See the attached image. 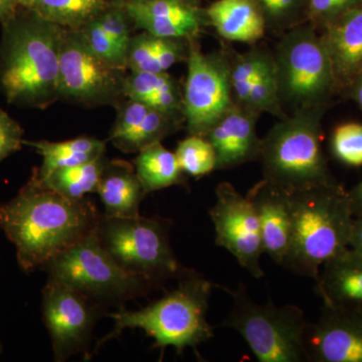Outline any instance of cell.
I'll return each mask as SVG.
<instances>
[{"label":"cell","instance_id":"obj_45","mask_svg":"<svg viewBox=\"0 0 362 362\" xmlns=\"http://www.w3.org/2000/svg\"><path fill=\"white\" fill-rule=\"evenodd\" d=\"M2 350H4V347H2L1 340H0V354H2Z\"/></svg>","mask_w":362,"mask_h":362},{"label":"cell","instance_id":"obj_16","mask_svg":"<svg viewBox=\"0 0 362 362\" xmlns=\"http://www.w3.org/2000/svg\"><path fill=\"white\" fill-rule=\"evenodd\" d=\"M123 7L135 26L154 37L194 40L207 23L206 13L183 0L125 2Z\"/></svg>","mask_w":362,"mask_h":362},{"label":"cell","instance_id":"obj_42","mask_svg":"<svg viewBox=\"0 0 362 362\" xmlns=\"http://www.w3.org/2000/svg\"><path fill=\"white\" fill-rule=\"evenodd\" d=\"M350 99L354 100L362 111V73L347 88Z\"/></svg>","mask_w":362,"mask_h":362},{"label":"cell","instance_id":"obj_44","mask_svg":"<svg viewBox=\"0 0 362 362\" xmlns=\"http://www.w3.org/2000/svg\"><path fill=\"white\" fill-rule=\"evenodd\" d=\"M145 1V0H126V2H140Z\"/></svg>","mask_w":362,"mask_h":362},{"label":"cell","instance_id":"obj_12","mask_svg":"<svg viewBox=\"0 0 362 362\" xmlns=\"http://www.w3.org/2000/svg\"><path fill=\"white\" fill-rule=\"evenodd\" d=\"M121 71L90 51L80 30H65L59 51V97L86 105L112 103L123 94Z\"/></svg>","mask_w":362,"mask_h":362},{"label":"cell","instance_id":"obj_22","mask_svg":"<svg viewBox=\"0 0 362 362\" xmlns=\"http://www.w3.org/2000/svg\"><path fill=\"white\" fill-rule=\"evenodd\" d=\"M23 145L32 147L42 157V164L33 175L42 178L56 169L78 165L103 156L106 143L93 137H78L63 142L28 141Z\"/></svg>","mask_w":362,"mask_h":362},{"label":"cell","instance_id":"obj_10","mask_svg":"<svg viewBox=\"0 0 362 362\" xmlns=\"http://www.w3.org/2000/svg\"><path fill=\"white\" fill-rule=\"evenodd\" d=\"M189 40L182 114L189 135L206 136L233 105L230 59L225 52L204 54Z\"/></svg>","mask_w":362,"mask_h":362},{"label":"cell","instance_id":"obj_21","mask_svg":"<svg viewBox=\"0 0 362 362\" xmlns=\"http://www.w3.org/2000/svg\"><path fill=\"white\" fill-rule=\"evenodd\" d=\"M204 13L223 39L252 44L265 35V20L254 0H216Z\"/></svg>","mask_w":362,"mask_h":362},{"label":"cell","instance_id":"obj_36","mask_svg":"<svg viewBox=\"0 0 362 362\" xmlns=\"http://www.w3.org/2000/svg\"><path fill=\"white\" fill-rule=\"evenodd\" d=\"M361 2L362 0H307L306 16L314 28H322Z\"/></svg>","mask_w":362,"mask_h":362},{"label":"cell","instance_id":"obj_40","mask_svg":"<svg viewBox=\"0 0 362 362\" xmlns=\"http://www.w3.org/2000/svg\"><path fill=\"white\" fill-rule=\"evenodd\" d=\"M349 247L362 254V216L354 218Z\"/></svg>","mask_w":362,"mask_h":362},{"label":"cell","instance_id":"obj_25","mask_svg":"<svg viewBox=\"0 0 362 362\" xmlns=\"http://www.w3.org/2000/svg\"><path fill=\"white\" fill-rule=\"evenodd\" d=\"M107 160L104 156L78 165L56 169L45 177L32 175L35 180L71 201H80L96 192Z\"/></svg>","mask_w":362,"mask_h":362},{"label":"cell","instance_id":"obj_23","mask_svg":"<svg viewBox=\"0 0 362 362\" xmlns=\"http://www.w3.org/2000/svg\"><path fill=\"white\" fill-rule=\"evenodd\" d=\"M133 162L147 194L173 185H187L175 153L166 149L161 142L145 147Z\"/></svg>","mask_w":362,"mask_h":362},{"label":"cell","instance_id":"obj_5","mask_svg":"<svg viewBox=\"0 0 362 362\" xmlns=\"http://www.w3.org/2000/svg\"><path fill=\"white\" fill-rule=\"evenodd\" d=\"M329 107L294 112L271 128L262 139L264 180L290 194L337 182L321 147L323 117Z\"/></svg>","mask_w":362,"mask_h":362},{"label":"cell","instance_id":"obj_2","mask_svg":"<svg viewBox=\"0 0 362 362\" xmlns=\"http://www.w3.org/2000/svg\"><path fill=\"white\" fill-rule=\"evenodd\" d=\"M2 25L0 90L9 104L47 108L59 98L65 28L21 7Z\"/></svg>","mask_w":362,"mask_h":362},{"label":"cell","instance_id":"obj_4","mask_svg":"<svg viewBox=\"0 0 362 362\" xmlns=\"http://www.w3.org/2000/svg\"><path fill=\"white\" fill-rule=\"evenodd\" d=\"M291 246L283 267L317 282L321 267L349 247L354 216L338 182L291 192Z\"/></svg>","mask_w":362,"mask_h":362},{"label":"cell","instance_id":"obj_26","mask_svg":"<svg viewBox=\"0 0 362 362\" xmlns=\"http://www.w3.org/2000/svg\"><path fill=\"white\" fill-rule=\"evenodd\" d=\"M182 121L146 105L132 129L114 145L125 153L141 151L177 131Z\"/></svg>","mask_w":362,"mask_h":362},{"label":"cell","instance_id":"obj_9","mask_svg":"<svg viewBox=\"0 0 362 362\" xmlns=\"http://www.w3.org/2000/svg\"><path fill=\"white\" fill-rule=\"evenodd\" d=\"M102 246L123 270L158 286L185 271L169 243L161 218H119L102 214L97 226Z\"/></svg>","mask_w":362,"mask_h":362},{"label":"cell","instance_id":"obj_43","mask_svg":"<svg viewBox=\"0 0 362 362\" xmlns=\"http://www.w3.org/2000/svg\"><path fill=\"white\" fill-rule=\"evenodd\" d=\"M183 1L187 2V4H192V6H195L199 0H183Z\"/></svg>","mask_w":362,"mask_h":362},{"label":"cell","instance_id":"obj_41","mask_svg":"<svg viewBox=\"0 0 362 362\" xmlns=\"http://www.w3.org/2000/svg\"><path fill=\"white\" fill-rule=\"evenodd\" d=\"M20 8L18 0H0V23L4 25L16 13Z\"/></svg>","mask_w":362,"mask_h":362},{"label":"cell","instance_id":"obj_24","mask_svg":"<svg viewBox=\"0 0 362 362\" xmlns=\"http://www.w3.org/2000/svg\"><path fill=\"white\" fill-rule=\"evenodd\" d=\"M21 8L69 30H81L108 8L105 0H18Z\"/></svg>","mask_w":362,"mask_h":362},{"label":"cell","instance_id":"obj_14","mask_svg":"<svg viewBox=\"0 0 362 362\" xmlns=\"http://www.w3.org/2000/svg\"><path fill=\"white\" fill-rule=\"evenodd\" d=\"M308 361L362 362V311L323 303L305 333Z\"/></svg>","mask_w":362,"mask_h":362},{"label":"cell","instance_id":"obj_20","mask_svg":"<svg viewBox=\"0 0 362 362\" xmlns=\"http://www.w3.org/2000/svg\"><path fill=\"white\" fill-rule=\"evenodd\" d=\"M96 192L103 204L105 216L135 218L146 192L134 166L124 160H107Z\"/></svg>","mask_w":362,"mask_h":362},{"label":"cell","instance_id":"obj_7","mask_svg":"<svg viewBox=\"0 0 362 362\" xmlns=\"http://www.w3.org/2000/svg\"><path fill=\"white\" fill-rule=\"evenodd\" d=\"M49 278L82 293L105 308L146 295L156 286L123 270L104 249L97 228L42 269Z\"/></svg>","mask_w":362,"mask_h":362},{"label":"cell","instance_id":"obj_29","mask_svg":"<svg viewBox=\"0 0 362 362\" xmlns=\"http://www.w3.org/2000/svg\"><path fill=\"white\" fill-rule=\"evenodd\" d=\"M244 108L249 109L258 115H261L262 113H270L279 119L287 117L279 95L275 59L252 85Z\"/></svg>","mask_w":362,"mask_h":362},{"label":"cell","instance_id":"obj_6","mask_svg":"<svg viewBox=\"0 0 362 362\" xmlns=\"http://www.w3.org/2000/svg\"><path fill=\"white\" fill-rule=\"evenodd\" d=\"M233 298V307L223 326L240 333L259 362L308 361L305 333L308 322L296 305L258 304L245 285L235 290L223 287Z\"/></svg>","mask_w":362,"mask_h":362},{"label":"cell","instance_id":"obj_30","mask_svg":"<svg viewBox=\"0 0 362 362\" xmlns=\"http://www.w3.org/2000/svg\"><path fill=\"white\" fill-rule=\"evenodd\" d=\"M263 14L266 28L276 32L289 30L306 16L307 0H254Z\"/></svg>","mask_w":362,"mask_h":362},{"label":"cell","instance_id":"obj_19","mask_svg":"<svg viewBox=\"0 0 362 362\" xmlns=\"http://www.w3.org/2000/svg\"><path fill=\"white\" fill-rule=\"evenodd\" d=\"M315 289L323 303L362 311V254L347 247L328 259Z\"/></svg>","mask_w":362,"mask_h":362},{"label":"cell","instance_id":"obj_31","mask_svg":"<svg viewBox=\"0 0 362 362\" xmlns=\"http://www.w3.org/2000/svg\"><path fill=\"white\" fill-rule=\"evenodd\" d=\"M331 152L338 161L351 168L362 166V124L337 126L330 139Z\"/></svg>","mask_w":362,"mask_h":362},{"label":"cell","instance_id":"obj_18","mask_svg":"<svg viewBox=\"0 0 362 362\" xmlns=\"http://www.w3.org/2000/svg\"><path fill=\"white\" fill-rule=\"evenodd\" d=\"M339 90H346L362 73V2L321 28Z\"/></svg>","mask_w":362,"mask_h":362},{"label":"cell","instance_id":"obj_13","mask_svg":"<svg viewBox=\"0 0 362 362\" xmlns=\"http://www.w3.org/2000/svg\"><path fill=\"white\" fill-rule=\"evenodd\" d=\"M216 202L209 211L214 226L216 244L232 254L240 267L255 279L264 277L261 267L264 252L256 209L230 182L216 189Z\"/></svg>","mask_w":362,"mask_h":362},{"label":"cell","instance_id":"obj_34","mask_svg":"<svg viewBox=\"0 0 362 362\" xmlns=\"http://www.w3.org/2000/svg\"><path fill=\"white\" fill-rule=\"evenodd\" d=\"M153 40V35L146 32L137 37H131L126 52V66L131 71L161 73L154 52Z\"/></svg>","mask_w":362,"mask_h":362},{"label":"cell","instance_id":"obj_11","mask_svg":"<svg viewBox=\"0 0 362 362\" xmlns=\"http://www.w3.org/2000/svg\"><path fill=\"white\" fill-rule=\"evenodd\" d=\"M42 310L54 361L64 362L78 354H84L86 361L90 359L93 331L108 309L49 278L42 289Z\"/></svg>","mask_w":362,"mask_h":362},{"label":"cell","instance_id":"obj_32","mask_svg":"<svg viewBox=\"0 0 362 362\" xmlns=\"http://www.w3.org/2000/svg\"><path fill=\"white\" fill-rule=\"evenodd\" d=\"M175 81L166 71H131L124 78L122 93L124 96L134 101L147 104L150 99Z\"/></svg>","mask_w":362,"mask_h":362},{"label":"cell","instance_id":"obj_33","mask_svg":"<svg viewBox=\"0 0 362 362\" xmlns=\"http://www.w3.org/2000/svg\"><path fill=\"white\" fill-rule=\"evenodd\" d=\"M80 30L86 42L89 45L90 51L96 56L114 68L120 69V70L126 68L125 57L112 42L110 37L105 33L104 28L97 18L83 26Z\"/></svg>","mask_w":362,"mask_h":362},{"label":"cell","instance_id":"obj_3","mask_svg":"<svg viewBox=\"0 0 362 362\" xmlns=\"http://www.w3.org/2000/svg\"><path fill=\"white\" fill-rule=\"evenodd\" d=\"M175 289L166 292L156 301L139 310H126L125 307L108 312L107 317L114 320V329L97 343L92 351L103 346L124 330L139 328L147 337L153 338V349L162 351L168 346L175 347L181 354L183 350L194 349L214 337L213 326L207 321L209 297L214 284L201 273L185 268Z\"/></svg>","mask_w":362,"mask_h":362},{"label":"cell","instance_id":"obj_28","mask_svg":"<svg viewBox=\"0 0 362 362\" xmlns=\"http://www.w3.org/2000/svg\"><path fill=\"white\" fill-rule=\"evenodd\" d=\"M175 156L181 170L192 177H202L216 170V152L204 136L189 135L178 143Z\"/></svg>","mask_w":362,"mask_h":362},{"label":"cell","instance_id":"obj_27","mask_svg":"<svg viewBox=\"0 0 362 362\" xmlns=\"http://www.w3.org/2000/svg\"><path fill=\"white\" fill-rule=\"evenodd\" d=\"M273 63L274 56L261 47H255L230 59L233 103L240 107L246 105L252 85Z\"/></svg>","mask_w":362,"mask_h":362},{"label":"cell","instance_id":"obj_37","mask_svg":"<svg viewBox=\"0 0 362 362\" xmlns=\"http://www.w3.org/2000/svg\"><path fill=\"white\" fill-rule=\"evenodd\" d=\"M23 134L20 123L0 108V162L23 148Z\"/></svg>","mask_w":362,"mask_h":362},{"label":"cell","instance_id":"obj_17","mask_svg":"<svg viewBox=\"0 0 362 362\" xmlns=\"http://www.w3.org/2000/svg\"><path fill=\"white\" fill-rule=\"evenodd\" d=\"M247 197L258 216L264 252L283 266L292 240L290 192L263 180L250 189Z\"/></svg>","mask_w":362,"mask_h":362},{"label":"cell","instance_id":"obj_15","mask_svg":"<svg viewBox=\"0 0 362 362\" xmlns=\"http://www.w3.org/2000/svg\"><path fill=\"white\" fill-rule=\"evenodd\" d=\"M258 114L233 103L204 137L216 152V170L259 160L262 139L257 134Z\"/></svg>","mask_w":362,"mask_h":362},{"label":"cell","instance_id":"obj_35","mask_svg":"<svg viewBox=\"0 0 362 362\" xmlns=\"http://www.w3.org/2000/svg\"><path fill=\"white\" fill-rule=\"evenodd\" d=\"M97 20L101 23L105 33L118 51L125 57L128 45L130 44L131 35L127 13L123 6H109L103 13L98 16Z\"/></svg>","mask_w":362,"mask_h":362},{"label":"cell","instance_id":"obj_1","mask_svg":"<svg viewBox=\"0 0 362 362\" xmlns=\"http://www.w3.org/2000/svg\"><path fill=\"white\" fill-rule=\"evenodd\" d=\"M102 214L88 199L71 201L30 177L0 204V230L16 249L25 273L42 268L97 228Z\"/></svg>","mask_w":362,"mask_h":362},{"label":"cell","instance_id":"obj_39","mask_svg":"<svg viewBox=\"0 0 362 362\" xmlns=\"http://www.w3.org/2000/svg\"><path fill=\"white\" fill-rule=\"evenodd\" d=\"M350 206L354 218L362 216V180L349 190Z\"/></svg>","mask_w":362,"mask_h":362},{"label":"cell","instance_id":"obj_38","mask_svg":"<svg viewBox=\"0 0 362 362\" xmlns=\"http://www.w3.org/2000/svg\"><path fill=\"white\" fill-rule=\"evenodd\" d=\"M185 40H187L154 37V52L161 71H168L185 58Z\"/></svg>","mask_w":362,"mask_h":362},{"label":"cell","instance_id":"obj_8","mask_svg":"<svg viewBox=\"0 0 362 362\" xmlns=\"http://www.w3.org/2000/svg\"><path fill=\"white\" fill-rule=\"evenodd\" d=\"M274 59L283 107H290L294 113L330 106L339 87L316 28L295 26L288 30L279 42Z\"/></svg>","mask_w":362,"mask_h":362}]
</instances>
